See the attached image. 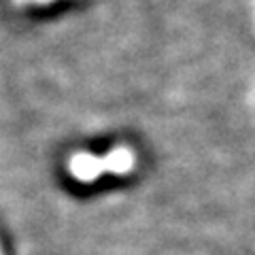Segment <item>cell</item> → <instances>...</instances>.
<instances>
[{"instance_id": "obj_2", "label": "cell", "mask_w": 255, "mask_h": 255, "mask_svg": "<svg viewBox=\"0 0 255 255\" xmlns=\"http://www.w3.org/2000/svg\"><path fill=\"white\" fill-rule=\"evenodd\" d=\"M17 2H36V4H47V2H53V0H17Z\"/></svg>"}, {"instance_id": "obj_1", "label": "cell", "mask_w": 255, "mask_h": 255, "mask_svg": "<svg viewBox=\"0 0 255 255\" xmlns=\"http://www.w3.org/2000/svg\"><path fill=\"white\" fill-rule=\"evenodd\" d=\"M134 166V155L128 147H117L113 149L107 157H94L90 153H77L70 159V174L75 179L90 183L96 181L105 172H115V174H126L130 172Z\"/></svg>"}]
</instances>
